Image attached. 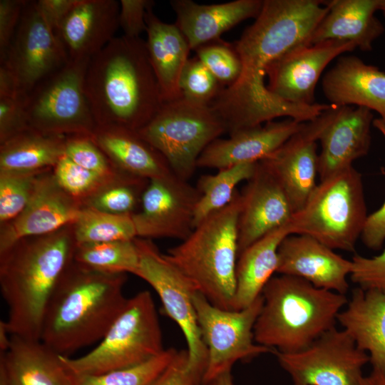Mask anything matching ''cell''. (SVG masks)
Listing matches in <instances>:
<instances>
[{
  "label": "cell",
  "instance_id": "33",
  "mask_svg": "<svg viewBox=\"0 0 385 385\" xmlns=\"http://www.w3.org/2000/svg\"><path fill=\"white\" fill-rule=\"evenodd\" d=\"M258 163L238 164L219 170L216 174L200 177L195 186L200 197L195 211L194 228L231 202L237 185L252 178Z\"/></svg>",
  "mask_w": 385,
  "mask_h": 385
},
{
  "label": "cell",
  "instance_id": "18",
  "mask_svg": "<svg viewBox=\"0 0 385 385\" xmlns=\"http://www.w3.org/2000/svg\"><path fill=\"white\" fill-rule=\"evenodd\" d=\"M82 207L65 192L53 175H38L24 210L5 224L0 235V254L22 239L51 234L73 225Z\"/></svg>",
  "mask_w": 385,
  "mask_h": 385
},
{
  "label": "cell",
  "instance_id": "15",
  "mask_svg": "<svg viewBox=\"0 0 385 385\" xmlns=\"http://www.w3.org/2000/svg\"><path fill=\"white\" fill-rule=\"evenodd\" d=\"M200 197L196 187L173 173L149 180L140 211L131 215L137 237L185 240L194 229Z\"/></svg>",
  "mask_w": 385,
  "mask_h": 385
},
{
  "label": "cell",
  "instance_id": "25",
  "mask_svg": "<svg viewBox=\"0 0 385 385\" xmlns=\"http://www.w3.org/2000/svg\"><path fill=\"white\" fill-rule=\"evenodd\" d=\"M264 0H235L200 4L192 0H172L175 24L185 37L190 50L220 38L222 34L247 19H256Z\"/></svg>",
  "mask_w": 385,
  "mask_h": 385
},
{
  "label": "cell",
  "instance_id": "23",
  "mask_svg": "<svg viewBox=\"0 0 385 385\" xmlns=\"http://www.w3.org/2000/svg\"><path fill=\"white\" fill-rule=\"evenodd\" d=\"M120 1L79 0L55 31L69 60L91 59L113 38Z\"/></svg>",
  "mask_w": 385,
  "mask_h": 385
},
{
  "label": "cell",
  "instance_id": "17",
  "mask_svg": "<svg viewBox=\"0 0 385 385\" xmlns=\"http://www.w3.org/2000/svg\"><path fill=\"white\" fill-rule=\"evenodd\" d=\"M356 48L352 43L339 41L299 44L268 66L267 88L289 104L314 105L316 86L325 68L337 57Z\"/></svg>",
  "mask_w": 385,
  "mask_h": 385
},
{
  "label": "cell",
  "instance_id": "24",
  "mask_svg": "<svg viewBox=\"0 0 385 385\" xmlns=\"http://www.w3.org/2000/svg\"><path fill=\"white\" fill-rule=\"evenodd\" d=\"M329 104L362 107L385 118V73L352 55L339 56L322 79Z\"/></svg>",
  "mask_w": 385,
  "mask_h": 385
},
{
  "label": "cell",
  "instance_id": "9",
  "mask_svg": "<svg viewBox=\"0 0 385 385\" xmlns=\"http://www.w3.org/2000/svg\"><path fill=\"white\" fill-rule=\"evenodd\" d=\"M137 132L163 156L173 174L188 181L202 153L227 128L210 106L180 98L163 103Z\"/></svg>",
  "mask_w": 385,
  "mask_h": 385
},
{
  "label": "cell",
  "instance_id": "46",
  "mask_svg": "<svg viewBox=\"0 0 385 385\" xmlns=\"http://www.w3.org/2000/svg\"><path fill=\"white\" fill-rule=\"evenodd\" d=\"M153 4L154 1L150 0L120 1L119 26L124 36L140 38V34L146 32L145 14Z\"/></svg>",
  "mask_w": 385,
  "mask_h": 385
},
{
  "label": "cell",
  "instance_id": "29",
  "mask_svg": "<svg viewBox=\"0 0 385 385\" xmlns=\"http://www.w3.org/2000/svg\"><path fill=\"white\" fill-rule=\"evenodd\" d=\"M91 137L112 164L128 175L149 180L173 173L163 156L135 130L101 125Z\"/></svg>",
  "mask_w": 385,
  "mask_h": 385
},
{
  "label": "cell",
  "instance_id": "40",
  "mask_svg": "<svg viewBox=\"0 0 385 385\" xmlns=\"http://www.w3.org/2000/svg\"><path fill=\"white\" fill-rule=\"evenodd\" d=\"M40 173H0L1 223H8L24 210Z\"/></svg>",
  "mask_w": 385,
  "mask_h": 385
},
{
  "label": "cell",
  "instance_id": "4",
  "mask_svg": "<svg viewBox=\"0 0 385 385\" xmlns=\"http://www.w3.org/2000/svg\"><path fill=\"white\" fill-rule=\"evenodd\" d=\"M76 246L73 233L65 227L22 239L0 254L1 292L8 307L5 322L11 335L40 340L47 304L73 261Z\"/></svg>",
  "mask_w": 385,
  "mask_h": 385
},
{
  "label": "cell",
  "instance_id": "10",
  "mask_svg": "<svg viewBox=\"0 0 385 385\" xmlns=\"http://www.w3.org/2000/svg\"><path fill=\"white\" fill-rule=\"evenodd\" d=\"M90 61L69 60L26 96L30 129L50 135H92L96 124L84 89Z\"/></svg>",
  "mask_w": 385,
  "mask_h": 385
},
{
  "label": "cell",
  "instance_id": "27",
  "mask_svg": "<svg viewBox=\"0 0 385 385\" xmlns=\"http://www.w3.org/2000/svg\"><path fill=\"white\" fill-rule=\"evenodd\" d=\"M337 320L373 369L385 374V292L356 287Z\"/></svg>",
  "mask_w": 385,
  "mask_h": 385
},
{
  "label": "cell",
  "instance_id": "20",
  "mask_svg": "<svg viewBox=\"0 0 385 385\" xmlns=\"http://www.w3.org/2000/svg\"><path fill=\"white\" fill-rule=\"evenodd\" d=\"M352 267L351 260L307 235H289L278 249V274L299 277L339 294L348 292L347 278Z\"/></svg>",
  "mask_w": 385,
  "mask_h": 385
},
{
  "label": "cell",
  "instance_id": "43",
  "mask_svg": "<svg viewBox=\"0 0 385 385\" xmlns=\"http://www.w3.org/2000/svg\"><path fill=\"white\" fill-rule=\"evenodd\" d=\"M350 279L363 289L385 292V249L379 255L366 257L355 255Z\"/></svg>",
  "mask_w": 385,
  "mask_h": 385
},
{
  "label": "cell",
  "instance_id": "35",
  "mask_svg": "<svg viewBox=\"0 0 385 385\" xmlns=\"http://www.w3.org/2000/svg\"><path fill=\"white\" fill-rule=\"evenodd\" d=\"M132 214H111L82 208L73 225L76 245L130 240L137 237Z\"/></svg>",
  "mask_w": 385,
  "mask_h": 385
},
{
  "label": "cell",
  "instance_id": "21",
  "mask_svg": "<svg viewBox=\"0 0 385 385\" xmlns=\"http://www.w3.org/2000/svg\"><path fill=\"white\" fill-rule=\"evenodd\" d=\"M304 123L286 118L235 130L229 138L211 143L199 157L197 166L219 170L260 162L282 146Z\"/></svg>",
  "mask_w": 385,
  "mask_h": 385
},
{
  "label": "cell",
  "instance_id": "8",
  "mask_svg": "<svg viewBox=\"0 0 385 385\" xmlns=\"http://www.w3.org/2000/svg\"><path fill=\"white\" fill-rule=\"evenodd\" d=\"M165 350L153 297L138 292L127 304L99 344L86 354L61 359L73 374L95 375L143 363Z\"/></svg>",
  "mask_w": 385,
  "mask_h": 385
},
{
  "label": "cell",
  "instance_id": "2",
  "mask_svg": "<svg viewBox=\"0 0 385 385\" xmlns=\"http://www.w3.org/2000/svg\"><path fill=\"white\" fill-rule=\"evenodd\" d=\"M84 89L96 126L115 125L138 131L163 104L141 38H113L91 59Z\"/></svg>",
  "mask_w": 385,
  "mask_h": 385
},
{
  "label": "cell",
  "instance_id": "49",
  "mask_svg": "<svg viewBox=\"0 0 385 385\" xmlns=\"http://www.w3.org/2000/svg\"><path fill=\"white\" fill-rule=\"evenodd\" d=\"M79 0H38V8L48 26L55 32Z\"/></svg>",
  "mask_w": 385,
  "mask_h": 385
},
{
  "label": "cell",
  "instance_id": "26",
  "mask_svg": "<svg viewBox=\"0 0 385 385\" xmlns=\"http://www.w3.org/2000/svg\"><path fill=\"white\" fill-rule=\"evenodd\" d=\"M325 4L328 11L305 44L339 41L368 51L384 31L374 14L378 11V0H331L325 1Z\"/></svg>",
  "mask_w": 385,
  "mask_h": 385
},
{
  "label": "cell",
  "instance_id": "39",
  "mask_svg": "<svg viewBox=\"0 0 385 385\" xmlns=\"http://www.w3.org/2000/svg\"><path fill=\"white\" fill-rule=\"evenodd\" d=\"M179 88L182 98L201 106H210L224 88L196 56L186 63Z\"/></svg>",
  "mask_w": 385,
  "mask_h": 385
},
{
  "label": "cell",
  "instance_id": "32",
  "mask_svg": "<svg viewBox=\"0 0 385 385\" xmlns=\"http://www.w3.org/2000/svg\"><path fill=\"white\" fill-rule=\"evenodd\" d=\"M65 135L26 130L1 143L0 173H38L64 155Z\"/></svg>",
  "mask_w": 385,
  "mask_h": 385
},
{
  "label": "cell",
  "instance_id": "42",
  "mask_svg": "<svg viewBox=\"0 0 385 385\" xmlns=\"http://www.w3.org/2000/svg\"><path fill=\"white\" fill-rule=\"evenodd\" d=\"M64 155L77 165L104 178L118 174L115 170L118 169L111 168V160L89 135L67 137Z\"/></svg>",
  "mask_w": 385,
  "mask_h": 385
},
{
  "label": "cell",
  "instance_id": "22",
  "mask_svg": "<svg viewBox=\"0 0 385 385\" xmlns=\"http://www.w3.org/2000/svg\"><path fill=\"white\" fill-rule=\"evenodd\" d=\"M374 115L368 108L337 107L334 117L322 131L319 140L318 175L322 180L353 166L354 160L366 155L371 145Z\"/></svg>",
  "mask_w": 385,
  "mask_h": 385
},
{
  "label": "cell",
  "instance_id": "13",
  "mask_svg": "<svg viewBox=\"0 0 385 385\" xmlns=\"http://www.w3.org/2000/svg\"><path fill=\"white\" fill-rule=\"evenodd\" d=\"M274 353L293 385H359L369 361L368 354L336 327L301 351Z\"/></svg>",
  "mask_w": 385,
  "mask_h": 385
},
{
  "label": "cell",
  "instance_id": "7",
  "mask_svg": "<svg viewBox=\"0 0 385 385\" xmlns=\"http://www.w3.org/2000/svg\"><path fill=\"white\" fill-rule=\"evenodd\" d=\"M367 217L361 175L351 166L320 180L287 228L334 250L354 252Z\"/></svg>",
  "mask_w": 385,
  "mask_h": 385
},
{
  "label": "cell",
  "instance_id": "54",
  "mask_svg": "<svg viewBox=\"0 0 385 385\" xmlns=\"http://www.w3.org/2000/svg\"><path fill=\"white\" fill-rule=\"evenodd\" d=\"M373 126L376 128L385 138V118H377L373 120Z\"/></svg>",
  "mask_w": 385,
  "mask_h": 385
},
{
  "label": "cell",
  "instance_id": "47",
  "mask_svg": "<svg viewBox=\"0 0 385 385\" xmlns=\"http://www.w3.org/2000/svg\"><path fill=\"white\" fill-rule=\"evenodd\" d=\"M28 1H0V62L6 57Z\"/></svg>",
  "mask_w": 385,
  "mask_h": 385
},
{
  "label": "cell",
  "instance_id": "55",
  "mask_svg": "<svg viewBox=\"0 0 385 385\" xmlns=\"http://www.w3.org/2000/svg\"><path fill=\"white\" fill-rule=\"evenodd\" d=\"M378 11H381L385 18V0H378Z\"/></svg>",
  "mask_w": 385,
  "mask_h": 385
},
{
  "label": "cell",
  "instance_id": "30",
  "mask_svg": "<svg viewBox=\"0 0 385 385\" xmlns=\"http://www.w3.org/2000/svg\"><path fill=\"white\" fill-rule=\"evenodd\" d=\"M10 385H73L61 355L41 340L11 335L8 350L0 353Z\"/></svg>",
  "mask_w": 385,
  "mask_h": 385
},
{
  "label": "cell",
  "instance_id": "45",
  "mask_svg": "<svg viewBox=\"0 0 385 385\" xmlns=\"http://www.w3.org/2000/svg\"><path fill=\"white\" fill-rule=\"evenodd\" d=\"M203 373L188 365L187 351H178L168 366L148 385H201Z\"/></svg>",
  "mask_w": 385,
  "mask_h": 385
},
{
  "label": "cell",
  "instance_id": "3",
  "mask_svg": "<svg viewBox=\"0 0 385 385\" xmlns=\"http://www.w3.org/2000/svg\"><path fill=\"white\" fill-rule=\"evenodd\" d=\"M125 281V274L101 273L73 261L47 304L40 340L64 356L101 341L127 304Z\"/></svg>",
  "mask_w": 385,
  "mask_h": 385
},
{
  "label": "cell",
  "instance_id": "19",
  "mask_svg": "<svg viewBox=\"0 0 385 385\" xmlns=\"http://www.w3.org/2000/svg\"><path fill=\"white\" fill-rule=\"evenodd\" d=\"M240 195L238 257L262 237L287 225L294 213L284 191L260 162Z\"/></svg>",
  "mask_w": 385,
  "mask_h": 385
},
{
  "label": "cell",
  "instance_id": "53",
  "mask_svg": "<svg viewBox=\"0 0 385 385\" xmlns=\"http://www.w3.org/2000/svg\"><path fill=\"white\" fill-rule=\"evenodd\" d=\"M205 385H234L230 371H227L215 378Z\"/></svg>",
  "mask_w": 385,
  "mask_h": 385
},
{
  "label": "cell",
  "instance_id": "6",
  "mask_svg": "<svg viewBox=\"0 0 385 385\" xmlns=\"http://www.w3.org/2000/svg\"><path fill=\"white\" fill-rule=\"evenodd\" d=\"M240 205L237 190L227 205L205 218L187 238L164 254L197 292L226 310H234Z\"/></svg>",
  "mask_w": 385,
  "mask_h": 385
},
{
  "label": "cell",
  "instance_id": "12",
  "mask_svg": "<svg viewBox=\"0 0 385 385\" xmlns=\"http://www.w3.org/2000/svg\"><path fill=\"white\" fill-rule=\"evenodd\" d=\"M139 266L135 275L147 282L159 296L163 313L173 320L185 337L188 365L203 372L207 350L201 337L193 295L197 291L150 240L135 238Z\"/></svg>",
  "mask_w": 385,
  "mask_h": 385
},
{
  "label": "cell",
  "instance_id": "1",
  "mask_svg": "<svg viewBox=\"0 0 385 385\" xmlns=\"http://www.w3.org/2000/svg\"><path fill=\"white\" fill-rule=\"evenodd\" d=\"M327 11L324 1H263L258 16L233 43L242 65L238 79L224 88L210 104L225 123L227 132L260 125L279 117L308 122L332 107L284 102L268 91L265 81L268 66L287 51L306 43Z\"/></svg>",
  "mask_w": 385,
  "mask_h": 385
},
{
  "label": "cell",
  "instance_id": "28",
  "mask_svg": "<svg viewBox=\"0 0 385 385\" xmlns=\"http://www.w3.org/2000/svg\"><path fill=\"white\" fill-rule=\"evenodd\" d=\"M149 59L155 75L162 102H170L181 98L180 79L188 62L190 48L175 24L162 21L153 11L145 14Z\"/></svg>",
  "mask_w": 385,
  "mask_h": 385
},
{
  "label": "cell",
  "instance_id": "5",
  "mask_svg": "<svg viewBox=\"0 0 385 385\" xmlns=\"http://www.w3.org/2000/svg\"><path fill=\"white\" fill-rule=\"evenodd\" d=\"M262 296L255 341L282 353L301 351L334 327L348 302L345 294L284 274L272 277Z\"/></svg>",
  "mask_w": 385,
  "mask_h": 385
},
{
  "label": "cell",
  "instance_id": "14",
  "mask_svg": "<svg viewBox=\"0 0 385 385\" xmlns=\"http://www.w3.org/2000/svg\"><path fill=\"white\" fill-rule=\"evenodd\" d=\"M68 61L63 45L40 12L36 1H28L5 59L1 62L14 76L19 97L24 99L35 86Z\"/></svg>",
  "mask_w": 385,
  "mask_h": 385
},
{
  "label": "cell",
  "instance_id": "44",
  "mask_svg": "<svg viewBox=\"0 0 385 385\" xmlns=\"http://www.w3.org/2000/svg\"><path fill=\"white\" fill-rule=\"evenodd\" d=\"M30 129L21 98H0L1 143Z\"/></svg>",
  "mask_w": 385,
  "mask_h": 385
},
{
  "label": "cell",
  "instance_id": "38",
  "mask_svg": "<svg viewBox=\"0 0 385 385\" xmlns=\"http://www.w3.org/2000/svg\"><path fill=\"white\" fill-rule=\"evenodd\" d=\"M195 51V56L224 88L238 79L242 65L234 43L219 38L197 47Z\"/></svg>",
  "mask_w": 385,
  "mask_h": 385
},
{
  "label": "cell",
  "instance_id": "48",
  "mask_svg": "<svg viewBox=\"0 0 385 385\" xmlns=\"http://www.w3.org/2000/svg\"><path fill=\"white\" fill-rule=\"evenodd\" d=\"M365 246L371 250L379 249L385 241V201L371 215H368L361 235Z\"/></svg>",
  "mask_w": 385,
  "mask_h": 385
},
{
  "label": "cell",
  "instance_id": "52",
  "mask_svg": "<svg viewBox=\"0 0 385 385\" xmlns=\"http://www.w3.org/2000/svg\"><path fill=\"white\" fill-rule=\"evenodd\" d=\"M11 334L9 333L6 322L0 321V350L1 352H5L9 348L11 344Z\"/></svg>",
  "mask_w": 385,
  "mask_h": 385
},
{
  "label": "cell",
  "instance_id": "16",
  "mask_svg": "<svg viewBox=\"0 0 385 385\" xmlns=\"http://www.w3.org/2000/svg\"><path fill=\"white\" fill-rule=\"evenodd\" d=\"M332 106L304 125L260 163L274 177L287 195L294 212L300 210L317 185V141L336 115Z\"/></svg>",
  "mask_w": 385,
  "mask_h": 385
},
{
  "label": "cell",
  "instance_id": "51",
  "mask_svg": "<svg viewBox=\"0 0 385 385\" xmlns=\"http://www.w3.org/2000/svg\"><path fill=\"white\" fill-rule=\"evenodd\" d=\"M359 385H385V374L373 369L369 375L363 376Z\"/></svg>",
  "mask_w": 385,
  "mask_h": 385
},
{
  "label": "cell",
  "instance_id": "11",
  "mask_svg": "<svg viewBox=\"0 0 385 385\" xmlns=\"http://www.w3.org/2000/svg\"><path fill=\"white\" fill-rule=\"evenodd\" d=\"M193 303L201 337L207 350L203 384L230 371L237 361L274 352L255 341L254 327L263 304L262 294L240 310L217 307L197 291L193 295Z\"/></svg>",
  "mask_w": 385,
  "mask_h": 385
},
{
  "label": "cell",
  "instance_id": "34",
  "mask_svg": "<svg viewBox=\"0 0 385 385\" xmlns=\"http://www.w3.org/2000/svg\"><path fill=\"white\" fill-rule=\"evenodd\" d=\"M73 262L86 269L110 274H135L139 253L134 240L76 245Z\"/></svg>",
  "mask_w": 385,
  "mask_h": 385
},
{
  "label": "cell",
  "instance_id": "37",
  "mask_svg": "<svg viewBox=\"0 0 385 385\" xmlns=\"http://www.w3.org/2000/svg\"><path fill=\"white\" fill-rule=\"evenodd\" d=\"M143 178H131L120 180L100 190L91 199L89 207L111 214H133L141 202L148 183Z\"/></svg>",
  "mask_w": 385,
  "mask_h": 385
},
{
  "label": "cell",
  "instance_id": "31",
  "mask_svg": "<svg viewBox=\"0 0 385 385\" xmlns=\"http://www.w3.org/2000/svg\"><path fill=\"white\" fill-rule=\"evenodd\" d=\"M289 235L286 225L262 237L239 255L234 310L245 308L262 294L265 285L277 272L278 249Z\"/></svg>",
  "mask_w": 385,
  "mask_h": 385
},
{
  "label": "cell",
  "instance_id": "36",
  "mask_svg": "<svg viewBox=\"0 0 385 385\" xmlns=\"http://www.w3.org/2000/svg\"><path fill=\"white\" fill-rule=\"evenodd\" d=\"M178 351L170 348L140 364L100 374L78 375L70 372L73 385H148L173 361Z\"/></svg>",
  "mask_w": 385,
  "mask_h": 385
},
{
  "label": "cell",
  "instance_id": "41",
  "mask_svg": "<svg viewBox=\"0 0 385 385\" xmlns=\"http://www.w3.org/2000/svg\"><path fill=\"white\" fill-rule=\"evenodd\" d=\"M57 185L68 195L76 199L98 192L108 178L88 170L63 155L53 167Z\"/></svg>",
  "mask_w": 385,
  "mask_h": 385
},
{
  "label": "cell",
  "instance_id": "50",
  "mask_svg": "<svg viewBox=\"0 0 385 385\" xmlns=\"http://www.w3.org/2000/svg\"><path fill=\"white\" fill-rule=\"evenodd\" d=\"M1 98H20L15 77L5 63L0 64Z\"/></svg>",
  "mask_w": 385,
  "mask_h": 385
}]
</instances>
